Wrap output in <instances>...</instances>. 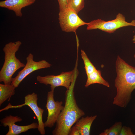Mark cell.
I'll return each instance as SVG.
<instances>
[{
	"label": "cell",
	"mask_w": 135,
	"mask_h": 135,
	"mask_svg": "<svg viewBox=\"0 0 135 135\" xmlns=\"http://www.w3.org/2000/svg\"><path fill=\"white\" fill-rule=\"evenodd\" d=\"M117 76L114 80L116 94L113 104L125 108L132 98V93L135 89V67L126 63L119 56L115 63Z\"/></svg>",
	"instance_id": "obj_1"
},
{
	"label": "cell",
	"mask_w": 135,
	"mask_h": 135,
	"mask_svg": "<svg viewBox=\"0 0 135 135\" xmlns=\"http://www.w3.org/2000/svg\"><path fill=\"white\" fill-rule=\"evenodd\" d=\"M76 78L75 77L66 91L64 105L52 132L53 135H69L73 124L85 114L78 107L75 98L74 88Z\"/></svg>",
	"instance_id": "obj_2"
},
{
	"label": "cell",
	"mask_w": 135,
	"mask_h": 135,
	"mask_svg": "<svg viewBox=\"0 0 135 135\" xmlns=\"http://www.w3.org/2000/svg\"><path fill=\"white\" fill-rule=\"evenodd\" d=\"M22 44L20 41L10 42L4 46L3 50L4 53V61L0 71V82L4 84H11L12 76L18 69L25 65L16 57V53Z\"/></svg>",
	"instance_id": "obj_3"
},
{
	"label": "cell",
	"mask_w": 135,
	"mask_h": 135,
	"mask_svg": "<svg viewBox=\"0 0 135 135\" xmlns=\"http://www.w3.org/2000/svg\"><path fill=\"white\" fill-rule=\"evenodd\" d=\"M87 30L99 29L109 34L114 33L118 28L127 26H135V20L130 22L126 20L124 16L118 13L116 18L112 20L106 21L101 19H98L88 22L87 25Z\"/></svg>",
	"instance_id": "obj_4"
},
{
	"label": "cell",
	"mask_w": 135,
	"mask_h": 135,
	"mask_svg": "<svg viewBox=\"0 0 135 135\" xmlns=\"http://www.w3.org/2000/svg\"><path fill=\"white\" fill-rule=\"evenodd\" d=\"M76 69L69 72H62L58 75H47L44 76H38L37 80L40 83L46 85H50L51 90H54L55 88L59 86H63L68 90L75 78L77 76Z\"/></svg>",
	"instance_id": "obj_5"
},
{
	"label": "cell",
	"mask_w": 135,
	"mask_h": 135,
	"mask_svg": "<svg viewBox=\"0 0 135 135\" xmlns=\"http://www.w3.org/2000/svg\"><path fill=\"white\" fill-rule=\"evenodd\" d=\"M58 20L62 30L66 32H75L79 27L88 24L81 19L76 12L67 8L60 10Z\"/></svg>",
	"instance_id": "obj_6"
},
{
	"label": "cell",
	"mask_w": 135,
	"mask_h": 135,
	"mask_svg": "<svg viewBox=\"0 0 135 135\" xmlns=\"http://www.w3.org/2000/svg\"><path fill=\"white\" fill-rule=\"evenodd\" d=\"M33 57V55L30 53L26 58V63L24 68L18 72L15 77L12 78L11 84L16 88H17L23 80L32 72L38 70L50 68L52 65L44 60L35 61Z\"/></svg>",
	"instance_id": "obj_7"
},
{
	"label": "cell",
	"mask_w": 135,
	"mask_h": 135,
	"mask_svg": "<svg viewBox=\"0 0 135 135\" xmlns=\"http://www.w3.org/2000/svg\"><path fill=\"white\" fill-rule=\"evenodd\" d=\"M38 99L37 94L33 92L32 94H28L25 96L24 104L13 106L10 103L4 108V109L6 110L10 108H20L24 105L28 106L33 111L37 118L38 131L41 134L44 135L45 134V130L44 122L42 120V115L44 110L38 106L37 102Z\"/></svg>",
	"instance_id": "obj_8"
},
{
	"label": "cell",
	"mask_w": 135,
	"mask_h": 135,
	"mask_svg": "<svg viewBox=\"0 0 135 135\" xmlns=\"http://www.w3.org/2000/svg\"><path fill=\"white\" fill-rule=\"evenodd\" d=\"M54 91L51 90L47 94L46 107L48 114L47 120L44 122L45 127L52 128L54 126L64 107L62 101L54 100Z\"/></svg>",
	"instance_id": "obj_9"
},
{
	"label": "cell",
	"mask_w": 135,
	"mask_h": 135,
	"mask_svg": "<svg viewBox=\"0 0 135 135\" xmlns=\"http://www.w3.org/2000/svg\"><path fill=\"white\" fill-rule=\"evenodd\" d=\"M22 119L17 116L11 115L6 116L0 120L1 123L4 127L8 126L9 130L6 135H18L32 129L38 128V124L34 122L28 125L20 126L16 125L15 123L20 122Z\"/></svg>",
	"instance_id": "obj_10"
},
{
	"label": "cell",
	"mask_w": 135,
	"mask_h": 135,
	"mask_svg": "<svg viewBox=\"0 0 135 135\" xmlns=\"http://www.w3.org/2000/svg\"><path fill=\"white\" fill-rule=\"evenodd\" d=\"M36 0H6L0 1V7L14 11L16 16L22 17V9L34 4Z\"/></svg>",
	"instance_id": "obj_11"
},
{
	"label": "cell",
	"mask_w": 135,
	"mask_h": 135,
	"mask_svg": "<svg viewBox=\"0 0 135 135\" xmlns=\"http://www.w3.org/2000/svg\"><path fill=\"white\" fill-rule=\"evenodd\" d=\"M97 116L86 117H82L76 123L75 126L79 129L80 135H89L90 134V128L91 125Z\"/></svg>",
	"instance_id": "obj_12"
},
{
	"label": "cell",
	"mask_w": 135,
	"mask_h": 135,
	"mask_svg": "<svg viewBox=\"0 0 135 135\" xmlns=\"http://www.w3.org/2000/svg\"><path fill=\"white\" fill-rule=\"evenodd\" d=\"M87 80L84 86L87 88L90 85L98 84H102L108 87L110 86L108 82L102 77L101 71L96 69L90 74L87 75Z\"/></svg>",
	"instance_id": "obj_13"
},
{
	"label": "cell",
	"mask_w": 135,
	"mask_h": 135,
	"mask_svg": "<svg viewBox=\"0 0 135 135\" xmlns=\"http://www.w3.org/2000/svg\"><path fill=\"white\" fill-rule=\"evenodd\" d=\"M15 87L11 84H0V106L14 95Z\"/></svg>",
	"instance_id": "obj_14"
},
{
	"label": "cell",
	"mask_w": 135,
	"mask_h": 135,
	"mask_svg": "<svg viewBox=\"0 0 135 135\" xmlns=\"http://www.w3.org/2000/svg\"><path fill=\"white\" fill-rule=\"evenodd\" d=\"M81 55L84 66V68L87 75L92 73L96 69L88 58L84 51L81 50Z\"/></svg>",
	"instance_id": "obj_15"
},
{
	"label": "cell",
	"mask_w": 135,
	"mask_h": 135,
	"mask_svg": "<svg viewBox=\"0 0 135 135\" xmlns=\"http://www.w3.org/2000/svg\"><path fill=\"white\" fill-rule=\"evenodd\" d=\"M122 124L120 122H116L110 128L104 130L100 135H119Z\"/></svg>",
	"instance_id": "obj_16"
},
{
	"label": "cell",
	"mask_w": 135,
	"mask_h": 135,
	"mask_svg": "<svg viewBox=\"0 0 135 135\" xmlns=\"http://www.w3.org/2000/svg\"><path fill=\"white\" fill-rule=\"evenodd\" d=\"M84 0H68L67 8L78 14L84 8Z\"/></svg>",
	"instance_id": "obj_17"
},
{
	"label": "cell",
	"mask_w": 135,
	"mask_h": 135,
	"mask_svg": "<svg viewBox=\"0 0 135 135\" xmlns=\"http://www.w3.org/2000/svg\"><path fill=\"white\" fill-rule=\"evenodd\" d=\"M131 128L129 127L125 126H122L119 135H134Z\"/></svg>",
	"instance_id": "obj_18"
},
{
	"label": "cell",
	"mask_w": 135,
	"mask_h": 135,
	"mask_svg": "<svg viewBox=\"0 0 135 135\" xmlns=\"http://www.w3.org/2000/svg\"><path fill=\"white\" fill-rule=\"evenodd\" d=\"M68 0H58L60 10H63L67 8Z\"/></svg>",
	"instance_id": "obj_19"
},
{
	"label": "cell",
	"mask_w": 135,
	"mask_h": 135,
	"mask_svg": "<svg viewBox=\"0 0 135 135\" xmlns=\"http://www.w3.org/2000/svg\"><path fill=\"white\" fill-rule=\"evenodd\" d=\"M69 135H80V134L78 128L75 126L72 127L70 128Z\"/></svg>",
	"instance_id": "obj_20"
},
{
	"label": "cell",
	"mask_w": 135,
	"mask_h": 135,
	"mask_svg": "<svg viewBox=\"0 0 135 135\" xmlns=\"http://www.w3.org/2000/svg\"><path fill=\"white\" fill-rule=\"evenodd\" d=\"M132 41L133 43H135V35L133 36V38L132 39Z\"/></svg>",
	"instance_id": "obj_21"
},
{
	"label": "cell",
	"mask_w": 135,
	"mask_h": 135,
	"mask_svg": "<svg viewBox=\"0 0 135 135\" xmlns=\"http://www.w3.org/2000/svg\"><path fill=\"white\" fill-rule=\"evenodd\" d=\"M134 58H135V54H134Z\"/></svg>",
	"instance_id": "obj_22"
}]
</instances>
